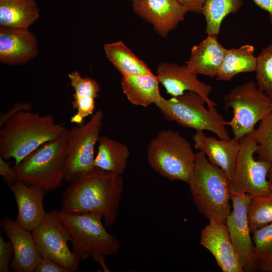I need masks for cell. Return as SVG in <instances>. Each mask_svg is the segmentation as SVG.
I'll use <instances>...</instances> for the list:
<instances>
[{
    "instance_id": "obj_1",
    "label": "cell",
    "mask_w": 272,
    "mask_h": 272,
    "mask_svg": "<svg viewBox=\"0 0 272 272\" xmlns=\"http://www.w3.org/2000/svg\"><path fill=\"white\" fill-rule=\"evenodd\" d=\"M62 195L61 211L101 214L106 227L115 222L123 190L122 175L95 167L70 182Z\"/></svg>"
},
{
    "instance_id": "obj_2",
    "label": "cell",
    "mask_w": 272,
    "mask_h": 272,
    "mask_svg": "<svg viewBox=\"0 0 272 272\" xmlns=\"http://www.w3.org/2000/svg\"><path fill=\"white\" fill-rule=\"evenodd\" d=\"M50 114L21 111L9 119L0 130V157L15 160V166L40 146L58 138L66 129Z\"/></svg>"
},
{
    "instance_id": "obj_3",
    "label": "cell",
    "mask_w": 272,
    "mask_h": 272,
    "mask_svg": "<svg viewBox=\"0 0 272 272\" xmlns=\"http://www.w3.org/2000/svg\"><path fill=\"white\" fill-rule=\"evenodd\" d=\"M187 183L200 214L209 222L226 225L231 212V183L225 173L199 151Z\"/></svg>"
},
{
    "instance_id": "obj_4",
    "label": "cell",
    "mask_w": 272,
    "mask_h": 272,
    "mask_svg": "<svg viewBox=\"0 0 272 272\" xmlns=\"http://www.w3.org/2000/svg\"><path fill=\"white\" fill-rule=\"evenodd\" d=\"M61 221L67 227L71 237L72 250L81 261L92 256L105 271L109 269L105 263L107 256L115 255L120 242L107 231L102 222V216L97 213H69L58 211Z\"/></svg>"
},
{
    "instance_id": "obj_5",
    "label": "cell",
    "mask_w": 272,
    "mask_h": 272,
    "mask_svg": "<svg viewBox=\"0 0 272 272\" xmlns=\"http://www.w3.org/2000/svg\"><path fill=\"white\" fill-rule=\"evenodd\" d=\"M68 130L66 128L58 138L43 144L14 166L18 180L46 192L60 187L65 177Z\"/></svg>"
},
{
    "instance_id": "obj_6",
    "label": "cell",
    "mask_w": 272,
    "mask_h": 272,
    "mask_svg": "<svg viewBox=\"0 0 272 272\" xmlns=\"http://www.w3.org/2000/svg\"><path fill=\"white\" fill-rule=\"evenodd\" d=\"M195 157L190 142L172 130L160 131L147 147L150 166L170 180L187 182L193 170Z\"/></svg>"
},
{
    "instance_id": "obj_7",
    "label": "cell",
    "mask_w": 272,
    "mask_h": 272,
    "mask_svg": "<svg viewBox=\"0 0 272 272\" xmlns=\"http://www.w3.org/2000/svg\"><path fill=\"white\" fill-rule=\"evenodd\" d=\"M155 104L169 121L196 131H210L219 139H230L226 128L227 121L216 108H207L204 98L195 92H186L168 99L162 97Z\"/></svg>"
},
{
    "instance_id": "obj_8",
    "label": "cell",
    "mask_w": 272,
    "mask_h": 272,
    "mask_svg": "<svg viewBox=\"0 0 272 272\" xmlns=\"http://www.w3.org/2000/svg\"><path fill=\"white\" fill-rule=\"evenodd\" d=\"M223 101L225 109L233 110L227 125L237 139L252 131L257 123L272 111V97L252 81L233 88L224 96Z\"/></svg>"
},
{
    "instance_id": "obj_9",
    "label": "cell",
    "mask_w": 272,
    "mask_h": 272,
    "mask_svg": "<svg viewBox=\"0 0 272 272\" xmlns=\"http://www.w3.org/2000/svg\"><path fill=\"white\" fill-rule=\"evenodd\" d=\"M104 115L98 110L85 123L69 129L66 144L64 181L70 182L95 168L94 149L103 124Z\"/></svg>"
},
{
    "instance_id": "obj_10",
    "label": "cell",
    "mask_w": 272,
    "mask_h": 272,
    "mask_svg": "<svg viewBox=\"0 0 272 272\" xmlns=\"http://www.w3.org/2000/svg\"><path fill=\"white\" fill-rule=\"evenodd\" d=\"M257 144L253 131L240 139V146L231 185L237 191L256 196L270 191L268 174L271 165L254 154Z\"/></svg>"
},
{
    "instance_id": "obj_11",
    "label": "cell",
    "mask_w": 272,
    "mask_h": 272,
    "mask_svg": "<svg viewBox=\"0 0 272 272\" xmlns=\"http://www.w3.org/2000/svg\"><path fill=\"white\" fill-rule=\"evenodd\" d=\"M43 258L53 260L69 269L77 270L80 260L68 245L71 237L55 209L48 212L43 221L32 232Z\"/></svg>"
},
{
    "instance_id": "obj_12",
    "label": "cell",
    "mask_w": 272,
    "mask_h": 272,
    "mask_svg": "<svg viewBox=\"0 0 272 272\" xmlns=\"http://www.w3.org/2000/svg\"><path fill=\"white\" fill-rule=\"evenodd\" d=\"M231 197L233 209L226 226L244 272H254L257 267L248 219V207L252 196L236 191L231 185Z\"/></svg>"
},
{
    "instance_id": "obj_13",
    "label": "cell",
    "mask_w": 272,
    "mask_h": 272,
    "mask_svg": "<svg viewBox=\"0 0 272 272\" xmlns=\"http://www.w3.org/2000/svg\"><path fill=\"white\" fill-rule=\"evenodd\" d=\"M156 72L160 83L164 86L167 93L172 97L193 91L204 98L208 108L214 109L217 106L210 97L212 87L200 81L198 75L187 64L180 65L175 63L162 62L158 65Z\"/></svg>"
},
{
    "instance_id": "obj_14",
    "label": "cell",
    "mask_w": 272,
    "mask_h": 272,
    "mask_svg": "<svg viewBox=\"0 0 272 272\" xmlns=\"http://www.w3.org/2000/svg\"><path fill=\"white\" fill-rule=\"evenodd\" d=\"M133 11L165 37L182 21L187 9L177 0H131Z\"/></svg>"
},
{
    "instance_id": "obj_15",
    "label": "cell",
    "mask_w": 272,
    "mask_h": 272,
    "mask_svg": "<svg viewBox=\"0 0 272 272\" xmlns=\"http://www.w3.org/2000/svg\"><path fill=\"white\" fill-rule=\"evenodd\" d=\"M1 225L13 248L11 268L16 272H34L42 257L36 247L32 232L9 217H5Z\"/></svg>"
},
{
    "instance_id": "obj_16",
    "label": "cell",
    "mask_w": 272,
    "mask_h": 272,
    "mask_svg": "<svg viewBox=\"0 0 272 272\" xmlns=\"http://www.w3.org/2000/svg\"><path fill=\"white\" fill-rule=\"evenodd\" d=\"M200 243L223 272H244L225 224L209 222L201 231Z\"/></svg>"
},
{
    "instance_id": "obj_17",
    "label": "cell",
    "mask_w": 272,
    "mask_h": 272,
    "mask_svg": "<svg viewBox=\"0 0 272 272\" xmlns=\"http://www.w3.org/2000/svg\"><path fill=\"white\" fill-rule=\"evenodd\" d=\"M38 53L35 35L28 29L0 27V62L11 65L25 64Z\"/></svg>"
},
{
    "instance_id": "obj_18",
    "label": "cell",
    "mask_w": 272,
    "mask_h": 272,
    "mask_svg": "<svg viewBox=\"0 0 272 272\" xmlns=\"http://www.w3.org/2000/svg\"><path fill=\"white\" fill-rule=\"evenodd\" d=\"M9 186L18 209L16 221L23 228L32 232L43 221L47 214L43 206L45 190L20 180Z\"/></svg>"
},
{
    "instance_id": "obj_19",
    "label": "cell",
    "mask_w": 272,
    "mask_h": 272,
    "mask_svg": "<svg viewBox=\"0 0 272 272\" xmlns=\"http://www.w3.org/2000/svg\"><path fill=\"white\" fill-rule=\"evenodd\" d=\"M194 148L202 152L211 163L220 168L231 180L235 167L240 139H217L196 131L193 136Z\"/></svg>"
},
{
    "instance_id": "obj_20",
    "label": "cell",
    "mask_w": 272,
    "mask_h": 272,
    "mask_svg": "<svg viewBox=\"0 0 272 272\" xmlns=\"http://www.w3.org/2000/svg\"><path fill=\"white\" fill-rule=\"evenodd\" d=\"M206 38L192 46L185 64L197 75L216 77L227 49L218 40V35H207Z\"/></svg>"
},
{
    "instance_id": "obj_21",
    "label": "cell",
    "mask_w": 272,
    "mask_h": 272,
    "mask_svg": "<svg viewBox=\"0 0 272 272\" xmlns=\"http://www.w3.org/2000/svg\"><path fill=\"white\" fill-rule=\"evenodd\" d=\"M68 77L74 91L71 105L77 110L71 118L70 122L81 124L86 117L93 114L100 86L95 80L87 77H82L78 71L70 73Z\"/></svg>"
},
{
    "instance_id": "obj_22",
    "label": "cell",
    "mask_w": 272,
    "mask_h": 272,
    "mask_svg": "<svg viewBox=\"0 0 272 272\" xmlns=\"http://www.w3.org/2000/svg\"><path fill=\"white\" fill-rule=\"evenodd\" d=\"M158 77L153 73L139 75H122L123 92L134 105L145 107L155 104L162 97Z\"/></svg>"
},
{
    "instance_id": "obj_23",
    "label": "cell",
    "mask_w": 272,
    "mask_h": 272,
    "mask_svg": "<svg viewBox=\"0 0 272 272\" xmlns=\"http://www.w3.org/2000/svg\"><path fill=\"white\" fill-rule=\"evenodd\" d=\"M39 16L34 0H0V27L28 29Z\"/></svg>"
},
{
    "instance_id": "obj_24",
    "label": "cell",
    "mask_w": 272,
    "mask_h": 272,
    "mask_svg": "<svg viewBox=\"0 0 272 272\" xmlns=\"http://www.w3.org/2000/svg\"><path fill=\"white\" fill-rule=\"evenodd\" d=\"M98 152L94 159L95 167L122 175L130 156L125 145L104 135H100Z\"/></svg>"
},
{
    "instance_id": "obj_25",
    "label": "cell",
    "mask_w": 272,
    "mask_h": 272,
    "mask_svg": "<svg viewBox=\"0 0 272 272\" xmlns=\"http://www.w3.org/2000/svg\"><path fill=\"white\" fill-rule=\"evenodd\" d=\"M254 52V47L248 44L238 48L227 49L216 79L229 81L239 73L255 72L257 57Z\"/></svg>"
},
{
    "instance_id": "obj_26",
    "label": "cell",
    "mask_w": 272,
    "mask_h": 272,
    "mask_svg": "<svg viewBox=\"0 0 272 272\" xmlns=\"http://www.w3.org/2000/svg\"><path fill=\"white\" fill-rule=\"evenodd\" d=\"M103 49L107 59L121 75L152 73L148 65L121 41L105 44Z\"/></svg>"
},
{
    "instance_id": "obj_27",
    "label": "cell",
    "mask_w": 272,
    "mask_h": 272,
    "mask_svg": "<svg viewBox=\"0 0 272 272\" xmlns=\"http://www.w3.org/2000/svg\"><path fill=\"white\" fill-rule=\"evenodd\" d=\"M243 0H204L202 13L206 22L207 35H218L224 18L238 12Z\"/></svg>"
},
{
    "instance_id": "obj_28",
    "label": "cell",
    "mask_w": 272,
    "mask_h": 272,
    "mask_svg": "<svg viewBox=\"0 0 272 272\" xmlns=\"http://www.w3.org/2000/svg\"><path fill=\"white\" fill-rule=\"evenodd\" d=\"M257 270L272 272V223L252 232Z\"/></svg>"
},
{
    "instance_id": "obj_29",
    "label": "cell",
    "mask_w": 272,
    "mask_h": 272,
    "mask_svg": "<svg viewBox=\"0 0 272 272\" xmlns=\"http://www.w3.org/2000/svg\"><path fill=\"white\" fill-rule=\"evenodd\" d=\"M248 219L251 233L272 223V191L252 197L248 207Z\"/></svg>"
},
{
    "instance_id": "obj_30",
    "label": "cell",
    "mask_w": 272,
    "mask_h": 272,
    "mask_svg": "<svg viewBox=\"0 0 272 272\" xmlns=\"http://www.w3.org/2000/svg\"><path fill=\"white\" fill-rule=\"evenodd\" d=\"M253 132L257 144L255 152L257 159L272 165V111L260 121Z\"/></svg>"
},
{
    "instance_id": "obj_31",
    "label": "cell",
    "mask_w": 272,
    "mask_h": 272,
    "mask_svg": "<svg viewBox=\"0 0 272 272\" xmlns=\"http://www.w3.org/2000/svg\"><path fill=\"white\" fill-rule=\"evenodd\" d=\"M255 72L258 88L272 97V43L260 52Z\"/></svg>"
},
{
    "instance_id": "obj_32",
    "label": "cell",
    "mask_w": 272,
    "mask_h": 272,
    "mask_svg": "<svg viewBox=\"0 0 272 272\" xmlns=\"http://www.w3.org/2000/svg\"><path fill=\"white\" fill-rule=\"evenodd\" d=\"M14 254L10 241L6 242L0 234V272H9L10 260Z\"/></svg>"
},
{
    "instance_id": "obj_33",
    "label": "cell",
    "mask_w": 272,
    "mask_h": 272,
    "mask_svg": "<svg viewBox=\"0 0 272 272\" xmlns=\"http://www.w3.org/2000/svg\"><path fill=\"white\" fill-rule=\"evenodd\" d=\"M32 105L30 103L18 102L13 105V107L6 112H1L0 115V127L13 116L21 111H30Z\"/></svg>"
},
{
    "instance_id": "obj_34",
    "label": "cell",
    "mask_w": 272,
    "mask_h": 272,
    "mask_svg": "<svg viewBox=\"0 0 272 272\" xmlns=\"http://www.w3.org/2000/svg\"><path fill=\"white\" fill-rule=\"evenodd\" d=\"M34 272H70V271L53 260L42 257Z\"/></svg>"
},
{
    "instance_id": "obj_35",
    "label": "cell",
    "mask_w": 272,
    "mask_h": 272,
    "mask_svg": "<svg viewBox=\"0 0 272 272\" xmlns=\"http://www.w3.org/2000/svg\"><path fill=\"white\" fill-rule=\"evenodd\" d=\"M0 175L9 185L18 180L16 171L14 167H11L7 160L0 157Z\"/></svg>"
},
{
    "instance_id": "obj_36",
    "label": "cell",
    "mask_w": 272,
    "mask_h": 272,
    "mask_svg": "<svg viewBox=\"0 0 272 272\" xmlns=\"http://www.w3.org/2000/svg\"><path fill=\"white\" fill-rule=\"evenodd\" d=\"M184 6L188 12L197 14L202 13L204 0H177Z\"/></svg>"
},
{
    "instance_id": "obj_37",
    "label": "cell",
    "mask_w": 272,
    "mask_h": 272,
    "mask_svg": "<svg viewBox=\"0 0 272 272\" xmlns=\"http://www.w3.org/2000/svg\"><path fill=\"white\" fill-rule=\"evenodd\" d=\"M258 7L268 14L270 22L272 25V0H252Z\"/></svg>"
},
{
    "instance_id": "obj_38",
    "label": "cell",
    "mask_w": 272,
    "mask_h": 272,
    "mask_svg": "<svg viewBox=\"0 0 272 272\" xmlns=\"http://www.w3.org/2000/svg\"><path fill=\"white\" fill-rule=\"evenodd\" d=\"M268 179L269 183L270 189L272 191V165L271 166L268 174Z\"/></svg>"
}]
</instances>
